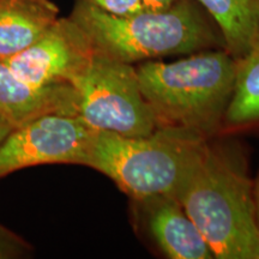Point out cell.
I'll return each instance as SVG.
<instances>
[{
	"label": "cell",
	"instance_id": "4",
	"mask_svg": "<svg viewBox=\"0 0 259 259\" xmlns=\"http://www.w3.org/2000/svg\"><path fill=\"white\" fill-rule=\"evenodd\" d=\"M205 144L203 135L177 127L137 137L96 131L84 166L111 178L139 202L173 194Z\"/></svg>",
	"mask_w": 259,
	"mask_h": 259
},
{
	"label": "cell",
	"instance_id": "1",
	"mask_svg": "<svg viewBox=\"0 0 259 259\" xmlns=\"http://www.w3.org/2000/svg\"><path fill=\"white\" fill-rule=\"evenodd\" d=\"M213 258L259 259L253 180L240 162L205 144L174 191Z\"/></svg>",
	"mask_w": 259,
	"mask_h": 259
},
{
	"label": "cell",
	"instance_id": "16",
	"mask_svg": "<svg viewBox=\"0 0 259 259\" xmlns=\"http://www.w3.org/2000/svg\"><path fill=\"white\" fill-rule=\"evenodd\" d=\"M253 197L255 205V216H257V223L259 227V170L257 177L253 180Z\"/></svg>",
	"mask_w": 259,
	"mask_h": 259
},
{
	"label": "cell",
	"instance_id": "2",
	"mask_svg": "<svg viewBox=\"0 0 259 259\" xmlns=\"http://www.w3.org/2000/svg\"><path fill=\"white\" fill-rule=\"evenodd\" d=\"M70 17L85 31L96 51L128 64L225 48L215 22L194 0H177L164 10L143 9L127 16L76 3Z\"/></svg>",
	"mask_w": 259,
	"mask_h": 259
},
{
	"label": "cell",
	"instance_id": "15",
	"mask_svg": "<svg viewBox=\"0 0 259 259\" xmlns=\"http://www.w3.org/2000/svg\"><path fill=\"white\" fill-rule=\"evenodd\" d=\"M144 9L147 10H164L169 8L177 2V0H142Z\"/></svg>",
	"mask_w": 259,
	"mask_h": 259
},
{
	"label": "cell",
	"instance_id": "11",
	"mask_svg": "<svg viewBox=\"0 0 259 259\" xmlns=\"http://www.w3.org/2000/svg\"><path fill=\"white\" fill-rule=\"evenodd\" d=\"M221 32L225 50L235 59L259 40V0H194Z\"/></svg>",
	"mask_w": 259,
	"mask_h": 259
},
{
	"label": "cell",
	"instance_id": "8",
	"mask_svg": "<svg viewBox=\"0 0 259 259\" xmlns=\"http://www.w3.org/2000/svg\"><path fill=\"white\" fill-rule=\"evenodd\" d=\"M47 114L77 116L73 87L34 85L19 78L0 60V118L14 130Z\"/></svg>",
	"mask_w": 259,
	"mask_h": 259
},
{
	"label": "cell",
	"instance_id": "5",
	"mask_svg": "<svg viewBox=\"0 0 259 259\" xmlns=\"http://www.w3.org/2000/svg\"><path fill=\"white\" fill-rule=\"evenodd\" d=\"M71 85L77 96V116L96 131L137 137L157 128L131 64L95 50Z\"/></svg>",
	"mask_w": 259,
	"mask_h": 259
},
{
	"label": "cell",
	"instance_id": "13",
	"mask_svg": "<svg viewBox=\"0 0 259 259\" xmlns=\"http://www.w3.org/2000/svg\"><path fill=\"white\" fill-rule=\"evenodd\" d=\"M76 3L94 6L114 16H127L144 9L142 0H76Z\"/></svg>",
	"mask_w": 259,
	"mask_h": 259
},
{
	"label": "cell",
	"instance_id": "3",
	"mask_svg": "<svg viewBox=\"0 0 259 259\" xmlns=\"http://www.w3.org/2000/svg\"><path fill=\"white\" fill-rule=\"evenodd\" d=\"M236 59L223 51H200L173 63L137 67L142 94L157 127H177L205 137L226 114L235 82Z\"/></svg>",
	"mask_w": 259,
	"mask_h": 259
},
{
	"label": "cell",
	"instance_id": "7",
	"mask_svg": "<svg viewBox=\"0 0 259 259\" xmlns=\"http://www.w3.org/2000/svg\"><path fill=\"white\" fill-rule=\"evenodd\" d=\"M94 48L72 18H58L34 44L4 59L19 78L38 87L71 84L92 59Z\"/></svg>",
	"mask_w": 259,
	"mask_h": 259
},
{
	"label": "cell",
	"instance_id": "14",
	"mask_svg": "<svg viewBox=\"0 0 259 259\" xmlns=\"http://www.w3.org/2000/svg\"><path fill=\"white\" fill-rule=\"evenodd\" d=\"M24 246L25 244L21 238L0 225V258L18 253V251Z\"/></svg>",
	"mask_w": 259,
	"mask_h": 259
},
{
	"label": "cell",
	"instance_id": "6",
	"mask_svg": "<svg viewBox=\"0 0 259 259\" xmlns=\"http://www.w3.org/2000/svg\"><path fill=\"white\" fill-rule=\"evenodd\" d=\"M96 130L78 116L47 114L0 142V178L47 163L85 164Z\"/></svg>",
	"mask_w": 259,
	"mask_h": 259
},
{
	"label": "cell",
	"instance_id": "12",
	"mask_svg": "<svg viewBox=\"0 0 259 259\" xmlns=\"http://www.w3.org/2000/svg\"><path fill=\"white\" fill-rule=\"evenodd\" d=\"M225 115L232 125L259 121V40L236 59L234 89Z\"/></svg>",
	"mask_w": 259,
	"mask_h": 259
},
{
	"label": "cell",
	"instance_id": "17",
	"mask_svg": "<svg viewBox=\"0 0 259 259\" xmlns=\"http://www.w3.org/2000/svg\"><path fill=\"white\" fill-rule=\"evenodd\" d=\"M11 131H12L11 126L6 124V122L0 118V142H2Z\"/></svg>",
	"mask_w": 259,
	"mask_h": 259
},
{
	"label": "cell",
	"instance_id": "10",
	"mask_svg": "<svg viewBox=\"0 0 259 259\" xmlns=\"http://www.w3.org/2000/svg\"><path fill=\"white\" fill-rule=\"evenodd\" d=\"M52 0H0V60L34 44L59 18Z\"/></svg>",
	"mask_w": 259,
	"mask_h": 259
},
{
	"label": "cell",
	"instance_id": "9",
	"mask_svg": "<svg viewBox=\"0 0 259 259\" xmlns=\"http://www.w3.org/2000/svg\"><path fill=\"white\" fill-rule=\"evenodd\" d=\"M139 202L144 204L149 231L168 257L213 258L202 233L173 194H160Z\"/></svg>",
	"mask_w": 259,
	"mask_h": 259
}]
</instances>
